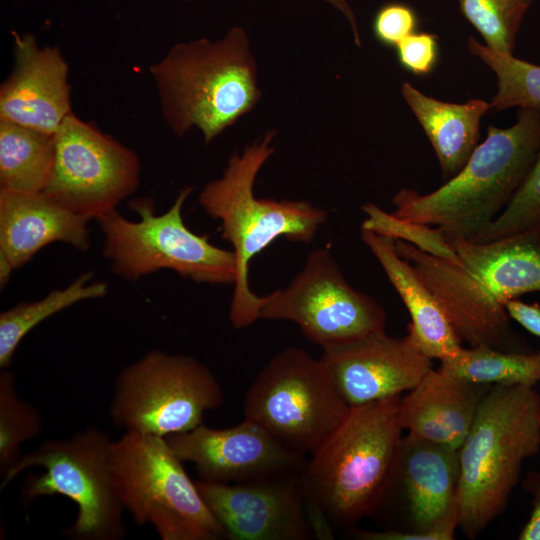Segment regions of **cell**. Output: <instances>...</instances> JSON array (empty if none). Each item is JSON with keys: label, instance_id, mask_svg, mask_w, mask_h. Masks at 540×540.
<instances>
[{"label": "cell", "instance_id": "23", "mask_svg": "<svg viewBox=\"0 0 540 540\" xmlns=\"http://www.w3.org/2000/svg\"><path fill=\"white\" fill-rule=\"evenodd\" d=\"M54 156V134L0 120V190L43 192Z\"/></svg>", "mask_w": 540, "mask_h": 540}, {"label": "cell", "instance_id": "4", "mask_svg": "<svg viewBox=\"0 0 540 540\" xmlns=\"http://www.w3.org/2000/svg\"><path fill=\"white\" fill-rule=\"evenodd\" d=\"M275 132L266 135L233 154L220 178L206 183L199 204L221 223L222 237L233 247L236 264L234 290L229 318L237 329L259 319L261 296L254 294L248 282L249 262L278 237L309 243L327 213L306 201L257 198L254 183L264 163L274 153Z\"/></svg>", "mask_w": 540, "mask_h": 540}, {"label": "cell", "instance_id": "21", "mask_svg": "<svg viewBox=\"0 0 540 540\" xmlns=\"http://www.w3.org/2000/svg\"><path fill=\"white\" fill-rule=\"evenodd\" d=\"M361 238L407 308L411 318L407 332L420 350L440 361L454 356L462 347L461 339L414 266L397 253L394 239L362 228Z\"/></svg>", "mask_w": 540, "mask_h": 540}, {"label": "cell", "instance_id": "20", "mask_svg": "<svg viewBox=\"0 0 540 540\" xmlns=\"http://www.w3.org/2000/svg\"><path fill=\"white\" fill-rule=\"evenodd\" d=\"M491 386L431 368L401 398L403 428L409 434L458 450Z\"/></svg>", "mask_w": 540, "mask_h": 540}, {"label": "cell", "instance_id": "28", "mask_svg": "<svg viewBox=\"0 0 540 540\" xmlns=\"http://www.w3.org/2000/svg\"><path fill=\"white\" fill-rule=\"evenodd\" d=\"M533 0H458L462 15L478 31L485 45L513 55L515 39Z\"/></svg>", "mask_w": 540, "mask_h": 540}, {"label": "cell", "instance_id": "15", "mask_svg": "<svg viewBox=\"0 0 540 540\" xmlns=\"http://www.w3.org/2000/svg\"><path fill=\"white\" fill-rule=\"evenodd\" d=\"M301 473L234 484L201 479L195 483L226 539L308 540L316 533Z\"/></svg>", "mask_w": 540, "mask_h": 540}, {"label": "cell", "instance_id": "36", "mask_svg": "<svg viewBox=\"0 0 540 540\" xmlns=\"http://www.w3.org/2000/svg\"><path fill=\"white\" fill-rule=\"evenodd\" d=\"M14 271L8 259L0 253V286L3 288Z\"/></svg>", "mask_w": 540, "mask_h": 540}, {"label": "cell", "instance_id": "29", "mask_svg": "<svg viewBox=\"0 0 540 540\" xmlns=\"http://www.w3.org/2000/svg\"><path fill=\"white\" fill-rule=\"evenodd\" d=\"M360 209L366 214L362 229L407 242L435 257L460 264L454 246L440 229L399 218L373 203H366Z\"/></svg>", "mask_w": 540, "mask_h": 540}, {"label": "cell", "instance_id": "7", "mask_svg": "<svg viewBox=\"0 0 540 540\" xmlns=\"http://www.w3.org/2000/svg\"><path fill=\"white\" fill-rule=\"evenodd\" d=\"M111 437L88 428L65 439L43 442L22 455L2 478L5 488L26 469L41 467L44 473L29 475L21 498L25 505L42 496L61 495L77 505L74 522L64 529L74 540H120L126 535L124 508L116 494L112 473Z\"/></svg>", "mask_w": 540, "mask_h": 540}, {"label": "cell", "instance_id": "8", "mask_svg": "<svg viewBox=\"0 0 540 540\" xmlns=\"http://www.w3.org/2000/svg\"><path fill=\"white\" fill-rule=\"evenodd\" d=\"M182 463L164 437L125 432L114 440L113 482L124 510L162 540L226 539Z\"/></svg>", "mask_w": 540, "mask_h": 540}, {"label": "cell", "instance_id": "16", "mask_svg": "<svg viewBox=\"0 0 540 540\" xmlns=\"http://www.w3.org/2000/svg\"><path fill=\"white\" fill-rule=\"evenodd\" d=\"M166 439L181 461L195 465L201 480L216 483H244L301 473L307 461L304 455L246 418L224 429L201 424Z\"/></svg>", "mask_w": 540, "mask_h": 540}, {"label": "cell", "instance_id": "30", "mask_svg": "<svg viewBox=\"0 0 540 540\" xmlns=\"http://www.w3.org/2000/svg\"><path fill=\"white\" fill-rule=\"evenodd\" d=\"M536 230H540V149L506 207L473 242H490Z\"/></svg>", "mask_w": 540, "mask_h": 540}, {"label": "cell", "instance_id": "6", "mask_svg": "<svg viewBox=\"0 0 540 540\" xmlns=\"http://www.w3.org/2000/svg\"><path fill=\"white\" fill-rule=\"evenodd\" d=\"M539 451V394L531 386L492 385L458 449V527L468 539L503 512L524 460Z\"/></svg>", "mask_w": 540, "mask_h": 540}, {"label": "cell", "instance_id": "17", "mask_svg": "<svg viewBox=\"0 0 540 540\" xmlns=\"http://www.w3.org/2000/svg\"><path fill=\"white\" fill-rule=\"evenodd\" d=\"M322 350L319 359L348 406L408 392L432 368L409 332L396 338L384 331Z\"/></svg>", "mask_w": 540, "mask_h": 540}, {"label": "cell", "instance_id": "14", "mask_svg": "<svg viewBox=\"0 0 540 540\" xmlns=\"http://www.w3.org/2000/svg\"><path fill=\"white\" fill-rule=\"evenodd\" d=\"M459 454L412 434L402 437L387 486L371 515L394 508L407 540H452L459 523Z\"/></svg>", "mask_w": 540, "mask_h": 540}, {"label": "cell", "instance_id": "11", "mask_svg": "<svg viewBox=\"0 0 540 540\" xmlns=\"http://www.w3.org/2000/svg\"><path fill=\"white\" fill-rule=\"evenodd\" d=\"M348 409L321 360L296 347L273 356L243 400L246 419L304 456L323 442Z\"/></svg>", "mask_w": 540, "mask_h": 540}, {"label": "cell", "instance_id": "34", "mask_svg": "<svg viewBox=\"0 0 540 540\" xmlns=\"http://www.w3.org/2000/svg\"><path fill=\"white\" fill-rule=\"evenodd\" d=\"M525 488L533 495L532 511L518 538L540 540V473H531L526 478Z\"/></svg>", "mask_w": 540, "mask_h": 540}, {"label": "cell", "instance_id": "32", "mask_svg": "<svg viewBox=\"0 0 540 540\" xmlns=\"http://www.w3.org/2000/svg\"><path fill=\"white\" fill-rule=\"evenodd\" d=\"M417 18L414 11L401 3L383 6L373 21V32L383 45L396 47L404 38L414 33Z\"/></svg>", "mask_w": 540, "mask_h": 540}, {"label": "cell", "instance_id": "9", "mask_svg": "<svg viewBox=\"0 0 540 540\" xmlns=\"http://www.w3.org/2000/svg\"><path fill=\"white\" fill-rule=\"evenodd\" d=\"M192 191V187L181 189L161 214L155 213L152 199L137 198L129 203L137 221L117 210L96 220L104 234L103 255L115 274L134 282L168 269L196 283H234V252L211 244L207 236L192 232L184 223L182 210Z\"/></svg>", "mask_w": 540, "mask_h": 540}, {"label": "cell", "instance_id": "26", "mask_svg": "<svg viewBox=\"0 0 540 540\" xmlns=\"http://www.w3.org/2000/svg\"><path fill=\"white\" fill-rule=\"evenodd\" d=\"M469 52L495 74L497 91L490 101L496 111L527 108L540 111V65L491 50L469 37Z\"/></svg>", "mask_w": 540, "mask_h": 540}, {"label": "cell", "instance_id": "5", "mask_svg": "<svg viewBox=\"0 0 540 540\" xmlns=\"http://www.w3.org/2000/svg\"><path fill=\"white\" fill-rule=\"evenodd\" d=\"M149 71L172 132L182 136L197 127L206 143L248 113L261 96L255 60L240 27L218 41L178 43Z\"/></svg>", "mask_w": 540, "mask_h": 540}, {"label": "cell", "instance_id": "12", "mask_svg": "<svg viewBox=\"0 0 540 540\" xmlns=\"http://www.w3.org/2000/svg\"><path fill=\"white\" fill-rule=\"evenodd\" d=\"M259 319L287 320L326 348L385 331L386 313L354 289L327 249L312 251L289 285L261 296Z\"/></svg>", "mask_w": 540, "mask_h": 540}, {"label": "cell", "instance_id": "13", "mask_svg": "<svg viewBox=\"0 0 540 540\" xmlns=\"http://www.w3.org/2000/svg\"><path fill=\"white\" fill-rule=\"evenodd\" d=\"M55 156L44 194L89 220L116 210L140 182L133 150L73 113L54 134Z\"/></svg>", "mask_w": 540, "mask_h": 540}, {"label": "cell", "instance_id": "24", "mask_svg": "<svg viewBox=\"0 0 540 540\" xmlns=\"http://www.w3.org/2000/svg\"><path fill=\"white\" fill-rule=\"evenodd\" d=\"M93 273L85 272L64 288L54 289L45 297L19 303L0 314V367L11 365L23 338L38 324L54 314L84 300L105 296L108 285L92 281Z\"/></svg>", "mask_w": 540, "mask_h": 540}, {"label": "cell", "instance_id": "10", "mask_svg": "<svg viewBox=\"0 0 540 540\" xmlns=\"http://www.w3.org/2000/svg\"><path fill=\"white\" fill-rule=\"evenodd\" d=\"M223 401L222 387L206 365L151 350L118 373L109 413L125 432L166 438L203 424L205 413Z\"/></svg>", "mask_w": 540, "mask_h": 540}, {"label": "cell", "instance_id": "1", "mask_svg": "<svg viewBox=\"0 0 540 540\" xmlns=\"http://www.w3.org/2000/svg\"><path fill=\"white\" fill-rule=\"evenodd\" d=\"M439 300L461 341L470 347L529 352L516 333L506 303L540 291V230L490 241H450L459 265L394 240Z\"/></svg>", "mask_w": 540, "mask_h": 540}, {"label": "cell", "instance_id": "33", "mask_svg": "<svg viewBox=\"0 0 540 540\" xmlns=\"http://www.w3.org/2000/svg\"><path fill=\"white\" fill-rule=\"evenodd\" d=\"M506 311L510 319L540 338V305L537 302L526 304L517 298L511 299L506 303Z\"/></svg>", "mask_w": 540, "mask_h": 540}, {"label": "cell", "instance_id": "22", "mask_svg": "<svg viewBox=\"0 0 540 540\" xmlns=\"http://www.w3.org/2000/svg\"><path fill=\"white\" fill-rule=\"evenodd\" d=\"M401 94L434 149L443 179H451L477 147L481 119L491 109L490 102H444L422 93L410 82H403Z\"/></svg>", "mask_w": 540, "mask_h": 540}, {"label": "cell", "instance_id": "19", "mask_svg": "<svg viewBox=\"0 0 540 540\" xmlns=\"http://www.w3.org/2000/svg\"><path fill=\"white\" fill-rule=\"evenodd\" d=\"M89 221L43 192L0 190V253L16 270L54 242L85 251Z\"/></svg>", "mask_w": 540, "mask_h": 540}, {"label": "cell", "instance_id": "27", "mask_svg": "<svg viewBox=\"0 0 540 540\" xmlns=\"http://www.w3.org/2000/svg\"><path fill=\"white\" fill-rule=\"evenodd\" d=\"M0 373V475L21 458L22 445L38 436L42 417L38 409L17 392L15 376L6 369Z\"/></svg>", "mask_w": 540, "mask_h": 540}, {"label": "cell", "instance_id": "18", "mask_svg": "<svg viewBox=\"0 0 540 540\" xmlns=\"http://www.w3.org/2000/svg\"><path fill=\"white\" fill-rule=\"evenodd\" d=\"M15 65L0 89V120L55 134L71 112L69 67L56 47L14 36Z\"/></svg>", "mask_w": 540, "mask_h": 540}, {"label": "cell", "instance_id": "31", "mask_svg": "<svg viewBox=\"0 0 540 540\" xmlns=\"http://www.w3.org/2000/svg\"><path fill=\"white\" fill-rule=\"evenodd\" d=\"M400 65L417 76L431 73L438 60V38L431 33H412L396 47Z\"/></svg>", "mask_w": 540, "mask_h": 540}, {"label": "cell", "instance_id": "2", "mask_svg": "<svg viewBox=\"0 0 540 540\" xmlns=\"http://www.w3.org/2000/svg\"><path fill=\"white\" fill-rule=\"evenodd\" d=\"M402 396L349 406L310 454L301 481L316 537L371 515L391 476L404 431Z\"/></svg>", "mask_w": 540, "mask_h": 540}, {"label": "cell", "instance_id": "25", "mask_svg": "<svg viewBox=\"0 0 540 540\" xmlns=\"http://www.w3.org/2000/svg\"><path fill=\"white\" fill-rule=\"evenodd\" d=\"M439 369L479 384L533 387L540 381V351L509 352L487 347H461L454 356L441 361Z\"/></svg>", "mask_w": 540, "mask_h": 540}, {"label": "cell", "instance_id": "35", "mask_svg": "<svg viewBox=\"0 0 540 540\" xmlns=\"http://www.w3.org/2000/svg\"><path fill=\"white\" fill-rule=\"evenodd\" d=\"M327 3H329L330 5H332L333 7H335L338 11H340L345 17L346 19L348 20L350 26H351V29H352V32H353V35H354V39H355V43L360 46V36H359V31H358V25H357V21H356V18H355V15L351 9V7L349 6L348 2L346 0H323Z\"/></svg>", "mask_w": 540, "mask_h": 540}, {"label": "cell", "instance_id": "3", "mask_svg": "<svg viewBox=\"0 0 540 540\" xmlns=\"http://www.w3.org/2000/svg\"><path fill=\"white\" fill-rule=\"evenodd\" d=\"M540 149V111L518 108L509 128L488 126L463 168L438 189H401L395 216L440 229L449 241H475L506 207Z\"/></svg>", "mask_w": 540, "mask_h": 540}]
</instances>
